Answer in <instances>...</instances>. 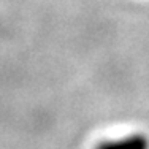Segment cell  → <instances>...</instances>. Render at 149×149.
Masks as SVG:
<instances>
[{
    "mask_svg": "<svg viewBox=\"0 0 149 149\" xmlns=\"http://www.w3.org/2000/svg\"><path fill=\"white\" fill-rule=\"evenodd\" d=\"M94 149H149V136L143 132H133L118 138L105 140Z\"/></svg>",
    "mask_w": 149,
    "mask_h": 149,
    "instance_id": "obj_1",
    "label": "cell"
}]
</instances>
